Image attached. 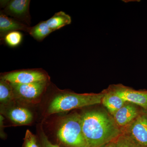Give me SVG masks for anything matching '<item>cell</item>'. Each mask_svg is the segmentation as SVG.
<instances>
[{
    "instance_id": "obj_1",
    "label": "cell",
    "mask_w": 147,
    "mask_h": 147,
    "mask_svg": "<svg viewBox=\"0 0 147 147\" xmlns=\"http://www.w3.org/2000/svg\"><path fill=\"white\" fill-rule=\"evenodd\" d=\"M81 119L82 130L89 147H103L120 134L115 119L104 111H88L82 114Z\"/></svg>"
},
{
    "instance_id": "obj_20",
    "label": "cell",
    "mask_w": 147,
    "mask_h": 147,
    "mask_svg": "<svg viewBox=\"0 0 147 147\" xmlns=\"http://www.w3.org/2000/svg\"><path fill=\"white\" fill-rule=\"evenodd\" d=\"M116 142L113 141L110 142L102 147H116Z\"/></svg>"
},
{
    "instance_id": "obj_12",
    "label": "cell",
    "mask_w": 147,
    "mask_h": 147,
    "mask_svg": "<svg viewBox=\"0 0 147 147\" xmlns=\"http://www.w3.org/2000/svg\"><path fill=\"white\" fill-rule=\"evenodd\" d=\"M102 102L109 112L113 115L126 102L113 92L105 94L102 98Z\"/></svg>"
},
{
    "instance_id": "obj_11",
    "label": "cell",
    "mask_w": 147,
    "mask_h": 147,
    "mask_svg": "<svg viewBox=\"0 0 147 147\" xmlns=\"http://www.w3.org/2000/svg\"><path fill=\"white\" fill-rule=\"evenodd\" d=\"M8 115L11 120L16 124H28L32 120V113L26 108H13L9 110Z\"/></svg>"
},
{
    "instance_id": "obj_5",
    "label": "cell",
    "mask_w": 147,
    "mask_h": 147,
    "mask_svg": "<svg viewBox=\"0 0 147 147\" xmlns=\"http://www.w3.org/2000/svg\"><path fill=\"white\" fill-rule=\"evenodd\" d=\"M131 139L142 147H147V110L141 111L129 127Z\"/></svg>"
},
{
    "instance_id": "obj_14",
    "label": "cell",
    "mask_w": 147,
    "mask_h": 147,
    "mask_svg": "<svg viewBox=\"0 0 147 147\" xmlns=\"http://www.w3.org/2000/svg\"><path fill=\"white\" fill-rule=\"evenodd\" d=\"M52 32L53 31L48 26L46 21H42L31 28L29 33L37 41H41Z\"/></svg>"
},
{
    "instance_id": "obj_17",
    "label": "cell",
    "mask_w": 147,
    "mask_h": 147,
    "mask_svg": "<svg viewBox=\"0 0 147 147\" xmlns=\"http://www.w3.org/2000/svg\"><path fill=\"white\" fill-rule=\"evenodd\" d=\"M116 147H142L131 138L121 136L116 141Z\"/></svg>"
},
{
    "instance_id": "obj_15",
    "label": "cell",
    "mask_w": 147,
    "mask_h": 147,
    "mask_svg": "<svg viewBox=\"0 0 147 147\" xmlns=\"http://www.w3.org/2000/svg\"><path fill=\"white\" fill-rule=\"evenodd\" d=\"M13 91L11 85L8 82L1 79L0 82V101L6 103L13 97Z\"/></svg>"
},
{
    "instance_id": "obj_4",
    "label": "cell",
    "mask_w": 147,
    "mask_h": 147,
    "mask_svg": "<svg viewBox=\"0 0 147 147\" xmlns=\"http://www.w3.org/2000/svg\"><path fill=\"white\" fill-rule=\"evenodd\" d=\"M1 79L11 84H24L46 82L45 74L36 70H25L13 71L5 74Z\"/></svg>"
},
{
    "instance_id": "obj_10",
    "label": "cell",
    "mask_w": 147,
    "mask_h": 147,
    "mask_svg": "<svg viewBox=\"0 0 147 147\" xmlns=\"http://www.w3.org/2000/svg\"><path fill=\"white\" fill-rule=\"evenodd\" d=\"M140 112L135 105L125 103L113 115L114 119L119 126H125L134 120Z\"/></svg>"
},
{
    "instance_id": "obj_8",
    "label": "cell",
    "mask_w": 147,
    "mask_h": 147,
    "mask_svg": "<svg viewBox=\"0 0 147 147\" xmlns=\"http://www.w3.org/2000/svg\"><path fill=\"white\" fill-rule=\"evenodd\" d=\"M113 92L125 102L134 103L147 110V90L136 91L121 88Z\"/></svg>"
},
{
    "instance_id": "obj_2",
    "label": "cell",
    "mask_w": 147,
    "mask_h": 147,
    "mask_svg": "<svg viewBox=\"0 0 147 147\" xmlns=\"http://www.w3.org/2000/svg\"><path fill=\"white\" fill-rule=\"evenodd\" d=\"M105 94H79L67 93L56 96L49 106L50 114L69 111L102 102Z\"/></svg>"
},
{
    "instance_id": "obj_18",
    "label": "cell",
    "mask_w": 147,
    "mask_h": 147,
    "mask_svg": "<svg viewBox=\"0 0 147 147\" xmlns=\"http://www.w3.org/2000/svg\"><path fill=\"white\" fill-rule=\"evenodd\" d=\"M25 141V147H38L35 137L28 129L26 132Z\"/></svg>"
},
{
    "instance_id": "obj_13",
    "label": "cell",
    "mask_w": 147,
    "mask_h": 147,
    "mask_svg": "<svg viewBox=\"0 0 147 147\" xmlns=\"http://www.w3.org/2000/svg\"><path fill=\"white\" fill-rule=\"evenodd\" d=\"M71 18L69 15L63 11H60L54 14L46 21L50 29L55 31L71 23Z\"/></svg>"
},
{
    "instance_id": "obj_7",
    "label": "cell",
    "mask_w": 147,
    "mask_h": 147,
    "mask_svg": "<svg viewBox=\"0 0 147 147\" xmlns=\"http://www.w3.org/2000/svg\"><path fill=\"white\" fill-rule=\"evenodd\" d=\"M46 82H38L24 84H11L13 92L26 100H33L39 97L46 86Z\"/></svg>"
},
{
    "instance_id": "obj_16",
    "label": "cell",
    "mask_w": 147,
    "mask_h": 147,
    "mask_svg": "<svg viewBox=\"0 0 147 147\" xmlns=\"http://www.w3.org/2000/svg\"><path fill=\"white\" fill-rule=\"evenodd\" d=\"M23 36L19 31H13L7 34L4 37L5 43L11 47L18 46L22 42Z\"/></svg>"
},
{
    "instance_id": "obj_3",
    "label": "cell",
    "mask_w": 147,
    "mask_h": 147,
    "mask_svg": "<svg viewBox=\"0 0 147 147\" xmlns=\"http://www.w3.org/2000/svg\"><path fill=\"white\" fill-rule=\"evenodd\" d=\"M64 144L74 147L88 146L82 130L81 115L75 114L67 117L61 124L57 132Z\"/></svg>"
},
{
    "instance_id": "obj_19",
    "label": "cell",
    "mask_w": 147,
    "mask_h": 147,
    "mask_svg": "<svg viewBox=\"0 0 147 147\" xmlns=\"http://www.w3.org/2000/svg\"><path fill=\"white\" fill-rule=\"evenodd\" d=\"M41 142L42 147H60L57 145L53 144L51 143L44 134H42L41 135Z\"/></svg>"
},
{
    "instance_id": "obj_9",
    "label": "cell",
    "mask_w": 147,
    "mask_h": 147,
    "mask_svg": "<svg viewBox=\"0 0 147 147\" xmlns=\"http://www.w3.org/2000/svg\"><path fill=\"white\" fill-rule=\"evenodd\" d=\"M31 28L15 18H9L3 12L0 14V33L2 37L8 33L13 31H24L29 33Z\"/></svg>"
},
{
    "instance_id": "obj_6",
    "label": "cell",
    "mask_w": 147,
    "mask_h": 147,
    "mask_svg": "<svg viewBox=\"0 0 147 147\" xmlns=\"http://www.w3.org/2000/svg\"><path fill=\"white\" fill-rule=\"evenodd\" d=\"M30 0H12L7 4L4 9V13L30 24V15L29 7Z\"/></svg>"
}]
</instances>
